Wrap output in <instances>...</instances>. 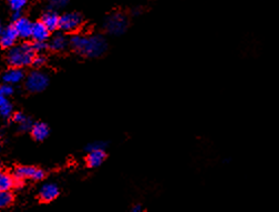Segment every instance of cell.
I'll return each instance as SVG.
<instances>
[{"label":"cell","instance_id":"1","mask_svg":"<svg viewBox=\"0 0 279 212\" xmlns=\"http://www.w3.org/2000/svg\"><path fill=\"white\" fill-rule=\"evenodd\" d=\"M71 47L81 56L97 58L107 50V41L102 36H73L70 39Z\"/></svg>","mask_w":279,"mask_h":212},{"label":"cell","instance_id":"2","mask_svg":"<svg viewBox=\"0 0 279 212\" xmlns=\"http://www.w3.org/2000/svg\"><path fill=\"white\" fill-rule=\"evenodd\" d=\"M37 52L33 45L28 42H22L20 45H14L10 49H8L6 55V60L10 67L23 68L29 65H32L33 58Z\"/></svg>","mask_w":279,"mask_h":212},{"label":"cell","instance_id":"3","mask_svg":"<svg viewBox=\"0 0 279 212\" xmlns=\"http://www.w3.org/2000/svg\"><path fill=\"white\" fill-rule=\"evenodd\" d=\"M48 84H49V79H48L47 75L39 70L31 71L27 76L25 81L26 88L30 93H41L47 88Z\"/></svg>","mask_w":279,"mask_h":212},{"label":"cell","instance_id":"4","mask_svg":"<svg viewBox=\"0 0 279 212\" xmlns=\"http://www.w3.org/2000/svg\"><path fill=\"white\" fill-rule=\"evenodd\" d=\"M128 19L122 13H113L105 19L104 29L111 35H121L127 30Z\"/></svg>","mask_w":279,"mask_h":212},{"label":"cell","instance_id":"5","mask_svg":"<svg viewBox=\"0 0 279 212\" xmlns=\"http://www.w3.org/2000/svg\"><path fill=\"white\" fill-rule=\"evenodd\" d=\"M13 176L18 180H33V181H39L42 180L45 178V172L43 170L39 169V168L36 167H29V166H22L18 167L16 170H14Z\"/></svg>","mask_w":279,"mask_h":212},{"label":"cell","instance_id":"6","mask_svg":"<svg viewBox=\"0 0 279 212\" xmlns=\"http://www.w3.org/2000/svg\"><path fill=\"white\" fill-rule=\"evenodd\" d=\"M82 17L76 12L65 13L60 17L59 29L64 32H73L76 31L82 25Z\"/></svg>","mask_w":279,"mask_h":212},{"label":"cell","instance_id":"7","mask_svg":"<svg viewBox=\"0 0 279 212\" xmlns=\"http://www.w3.org/2000/svg\"><path fill=\"white\" fill-rule=\"evenodd\" d=\"M18 38L19 36L14 25L3 27L0 31V45L3 49H10L16 45Z\"/></svg>","mask_w":279,"mask_h":212},{"label":"cell","instance_id":"8","mask_svg":"<svg viewBox=\"0 0 279 212\" xmlns=\"http://www.w3.org/2000/svg\"><path fill=\"white\" fill-rule=\"evenodd\" d=\"M13 25L16 27V30L20 39L27 40L29 38H31L33 23L29 20V19L21 17L20 19H18L17 21H14Z\"/></svg>","mask_w":279,"mask_h":212},{"label":"cell","instance_id":"9","mask_svg":"<svg viewBox=\"0 0 279 212\" xmlns=\"http://www.w3.org/2000/svg\"><path fill=\"white\" fill-rule=\"evenodd\" d=\"M23 78H25V72H23L22 68H17V67H10L2 75L3 83L10 85L19 84L23 80Z\"/></svg>","mask_w":279,"mask_h":212},{"label":"cell","instance_id":"10","mask_svg":"<svg viewBox=\"0 0 279 212\" xmlns=\"http://www.w3.org/2000/svg\"><path fill=\"white\" fill-rule=\"evenodd\" d=\"M58 195H59V189L55 184L43 185L39 191V198L43 202H50L55 200Z\"/></svg>","mask_w":279,"mask_h":212},{"label":"cell","instance_id":"11","mask_svg":"<svg viewBox=\"0 0 279 212\" xmlns=\"http://www.w3.org/2000/svg\"><path fill=\"white\" fill-rule=\"evenodd\" d=\"M50 30L43 25L42 21L33 23V29H32V36L31 39L33 41H46L49 39L50 37Z\"/></svg>","mask_w":279,"mask_h":212},{"label":"cell","instance_id":"12","mask_svg":"<svg viewBox=\"0 0 279 212\" xmlns=\"http://www.w3.org/2000/svg\"><path fill=\"white\" fill-rule=\"evenodd\" d=\"M41 21L50 31H55L56 29L59 28L60 17L58 16V13L55 10H48L42 14Z\"/></svg>","mask_w":279,"mask_h":212},{"label":"cell","instance_id":"13","mask_svg":"<svg viewBox=\"0 0 279 212\" xmlns=\"http://www.w3.org/2000/svg\"><path fill=\"white\" fill-rule=\"evenodd\" d=\"M105 159V152L104 149H97V150H92L88 152V157H86V163L90 168H97L103 163Z\"/></svg>","mask_w":279,"mask_h":212},{"label":"cell","instance_id":"14","mask_svg":"<svg viewBox=\"0 0 279 212\" xmlns=\"http://www.w3.org/2000/svg\"><path fill=\"white\" fill-rule=\"evenodd\" d=\"M31 134L35 140L43 141L48 136H49V128H48L47 124L43 122L33 123V127L31 129Z\"/></svg>","mask_w":279,"mask_h":212},{"label":"cell","instance_id":"15","mask_svg":"<svg viewBox=\"0 0 279 212\" xmlns=\"http://www.w3.org/2000/svg\"><path fill=\"white\" fill-rule=\"evenodd\" d=\"M67 46H68V40H67V38L64 35H61V33H57L55 37L51 38L49 42V48L54 51L64 50Z\"/></svg>","mask_w":279,"mask_h":212},{"label":"cell","instance_id":"16","mask_svg":"<svg viewBox=\"0 0 279 212\" xmlns=\"http://www.w3.org/2000/svg\"><path fill=\"white\" fill-rule=\"evenodd\" d=\"M13 187H16V178H14V176L9 175L7 172H2L0 175V190H11Z\"/></svg>","mask_w":279,"mask_h":212},{"label":"cell","instance_id":"17","mask_svg":"<svg viewBox=\"0 0 279 212\" xmlns=\"http://www.w3.org/2000/svg\"><path fill=\"white\" fill-rule=\"evenodd\" d=\"M0 113L3 119L10 118L12 114V105L4 96H0Z\"/></svg>","mask_w":279,"mask_h":212},{"label":"cell","instance_id":"18","mask_svg":"<svg viewBox=\"0 0 279 212\" xmlns=\"http://www.w3.org/2000/svg\"><path fill=\"white\" fill-rule=\"evenodd\" d=\"M12 201L13 196L10 190L1 191V194H0V207H1V208H7V207L12 204Z\"/></svg>","mask_w":279,"mask_h":212},{"label":"cell","instance_id":"19","mask_svg":"<svg viewBox=\"0 0 279 212\" xmlns=\"http://www.w3.org/2000/svg\"><path fill=\"white\" fill-rule=\"evenodd\" d=\"M28 0H8V3L13 11H21L26 7Z\"/></svg>","mask_w":279,"mask_h":212},{"label":"cell","instance_id":"20","mask_svg":"<svg viewBox=\"0 0 279 212\" xmlns=\"http://www.w3.org/2000/svg\"><path fill=\"white\" fill-rule=\"evenodd\" d=\"M13 94V87L10 84L4 83L1 88H0V96H4V97H9V96Z\"/></svg>","mask_w":279,"mask_h":212},{"label":"cell","instance_id":"21","mask_svg":"<svg viewBox=\"0 0 279 212\" xmlns=\"http://www.w3.org/2000/svg\"><path fill=\"white\" fill-rule=\"evenodd\" d=\"M46 64V58L45 56H42L40 54H37L33 58V61H32V66L36 67V68H40L43 65Z\"/></svg>","mask_w":279,"mask_h":212},{"label":"cell","instance_id":"22","mask_svg":"<svg viewBox=\"0 0 279 212\" xmlns=\"http://www.w3.org/2000/svg\"><path fill=\"white\" fill-rule=\"evenodd\" d=\"M48 1H49V4L52 9H59L67 6L69 0H48Z\"/></svg>","mask_w":279,"mask_h":212},{"label":"cell","instance_id":"23","mask_svg":"<svg viewBox=\"0 0 279 212\" xmlns=\"http://www.w3.org/2000/svg\"><path fill=\"white\" fill-rule=\"evenodd\" d=\"M48 47H49V45H47L46 41H33V48H35L37 54H41Z\"/></svg>","mask_w":279,"mask_h":212},{"label":"cell","instance_id":"24","mask_svg":"<svg viewBox=\"0 0 279 212\" xmlns=\"http://www.w3.org/2000/svg\"><path fill=\"white\" fill-rule=\"evenodd\" d=\"M18 126H19V130H20V131L27 132V131H29V130H30V131H31V129L33 127V123H32V121H31L30 119H27L26 121H23L22 123L18 124Z\"/></svg>","mask_w":279,"mask_h":212},{"label":"cell","instance_id":"25","mask_svg":"<svg viewBox=\"0 0 279 212\" xmlns=\"http://www.w3.org/2000/svg\"><path fill=\"white\" fill-rule=\"evenodd\" d=\"M105 144L102 142H94V143H90L88 147H86V152L92 151V150H97V149H104Z\"/></svg>","mask_w":279,"mask_h":212},{"label":"cell","instance_id":"26","mask_svg":"<svg viewBox=\"0 0 279 212\" xmlns=\"http://www.w3.org/2000/svg\"><path fill=\"white\" fill-rule=\"evenodd\" d=\"M13 121L16 122L17 124H20V123H22L23 121H26V120L28 119L25 114L23 113H21V112H17V113H14L13 114Z\"/></svg>","mask_w":279,"mask_h":212},{"label":"cell","instance_id":"27","mask_svg":"<svg viewBox=\"0 0 279 212\" xmlns=\"http://www.w3.org/2000/svg\"><path fill=\"white\" fill-rule=\"evenodd\" d=\"M21 18V13L20 11H13V14H12V19H13V21H17L18 19H20Z\"/></svg>","mask_w":279,"mask_h":212},{"label":"cell","instance_id":"28","mask_svg":"<svg viewBox=\"0 0 279 212\" xmlns=\"http://www.w3.org/2000/svg\"><path fill=\"white\" fill-rule=\"evenodd\" d=\"M131 210H132L133 212H140V211H142V210H143V208H142V206H141V205H137V206H134Z\"/></svg>","mask_w":279,"mask_h":212}]
</instances>
